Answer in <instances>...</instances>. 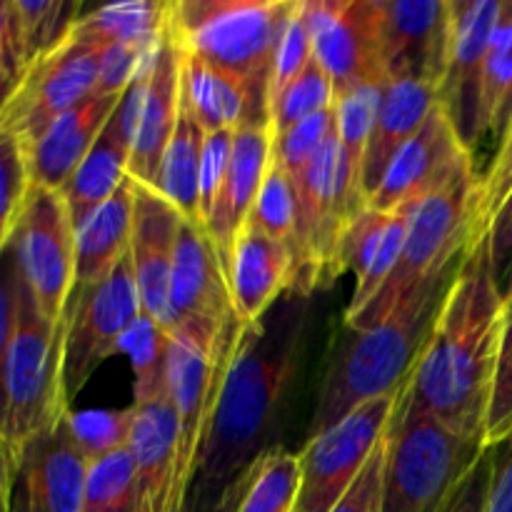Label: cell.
Instances as JSON below:
<instances>
[{
    "instance_id": "6da1fadb",
    "label": "cell",
    "mask_w": 512,
    "mask_h": 512,
    "mask_svg": "<svg viewBox=\"0 0 512 512\" xmlns=\"http://www.w3.org/2000/svg\"><path fill=\"white\" fill-rule=\"evenodd\" d=\"M308 318L310 298L290 290L258 323L240 328L185 505L220 503L268 450L278 448Z\"/></svg>"
},
{
    "instance_id": "7a4b0ae2",
    "label": "cell",
    "mask_w": 512,
    "mask_h": 512,
    "mask_svg": "<svg viewBox=\"0 0 512 512\" xmlns=\"http://www.w3.org/2000/svg\"><path fill=\"white\" fill-rule=\"evenodd\" d=\"M508 300L498 283L488 233L475 238L440 308L438 323L395 400V415H428L485 440L490 385Z\"/></svg>"
},
{
    "instance_id": "3957f363",
    "label": "cell",
    "mask_w": 512,
    "mask_h": 512,
    "mask_svg": "<svg viewBox=\"0 0 512 512\" xmlns=\"http://www.w3.org/2000/svg\"><path fill=\"white\" fill-rule=\"evenodd\" d=\"M463 258L405 295L378 325L358 333L348 330L350 338L338 343L323 375L308 440L335 428L365 403L395 395L403 388L433 335Z\"/></svg>"
},
{
    "instance_id": "277c9868",
    "label": "cell",
    "mask_w": 512,
    "mask_h": 512,
    "mask_svg": "<svg viewBox=\"0 0 512 512\" xmlns=\"http://www.w3.org/2000/svg\"><path fill=\"white\" fill-rule=\"evenodd\" d=\"M488 445L428 415H395L385 430L380 512H445Z\"/></svg>"
},
{
    "instance_id": "5b68a950",
    "label": "cell",
    "mask_w": 512,
    "mask_h": 512,
    "mask_svg": "<svg viewBox=\"0 0 512 512\" xmlns=\"http://www.w3.org/2000/svg\"><path fill=\"white\" fill-rule=\"evenodd\" d=\"M293 5L295 0H175L170 25L185 53L243 80L268 110L275 45Z\"/></svg>"
},
{
    "instance_id": "8992f818",
    "label": "cell",
    "mask_w": 512,
    "mask_h": 512,
    "mask_svg": "<svg viewBox=\"0 0 512 512\" xmlns=\"http://www.w3.org/2000/svg\"><path fill=\"white\" fill-rule=\"evenodd\" d=\"M480 198V175L475 170L458 175L435 193L425 195L408 210L403 253L393 275L385 280L373 300L355 318L345 320V330L358 333L388 318L390 310L418 285L433 278L450 263L468 253L475 235Z\"/></svg>"
},
{
    "instance_id": "52a82bcc",
    "label": "cell",
    "mask_w": 512,
    "mask_h": 512,
    "mask_svg": "<svg viewBox=\"0 0 512 512\" xmlns=\"http://www.w3.org/2000/svg\"><path fill=\"white\" fill-rule=\"evenodd\" d=\"M63 338L65 320L50 323L23 280L18 325L5 368V423L0 435L10 458L70 413L63 390Z\"/></svg>"
},
{
    "instance_id": "ba28073f",
    "label": "cell",
    "mask_w": 512,
    "mask_h": 512,
    "mask_svg": "<svg viewBox=\"0 0 512 512\" xmlns=\"http://www.w3.org/2000/svg\"><path fill=\"white\" fill-rule=\"evenodd\" d=\"M298 190V230L290 245L293 253V293L310 295L333 285V263L340 235L350 220L365 208L358 170L340 145L338 133L330 135L313 163L295 180Z\"/></svg>"
},
{
    "instance_id": "9c48e42d",
    "label": "cell",
    "mask_w": 512,
    "mask_h": 512,
    "mask_svg": "<svg viewBox=\"0 0 512 512\" xmlns=\"http://www.w3.org/2000/svg\"><path fill=\"white\" fill-rule=\"evenodd\" d=\"M143 315L133 265L125 255L103 280L75 288L65 308L63 390L65 400L85 388L95 370L120 353L125 333Z\"/></svg>"
},
{
    "instance_id": "30bf717a",
    "label": "cell",
    "mask_w": 512,
    "mask_h": 512,
    "mask_svg": "<svg viewBox=\"0 0 512 512\" xmlns=\"http://www.w3.org/2000/svg\"><path fill=\"white\" fill-rule=\"evenodd\" d=\"M398 393L365 403L298 453L300 485L293 512H333L350 493L393 418Z\"/></svg>"
},
{
    "instance_id": "8fae6325",
    "label": "cell",
    "mask_w": 512,
    "mask_h": 512,
    "mask_svg": "<svg viewBox=\"0 0 512 512\" xmlns=\"http://www.w3.org/2000/svg\"><path fill=\"white\" fill-rule=\"evenodd\" d=\"M13 240L38 310L50 323H63L75 288V228L63 195L30 185Z\"/></svg>"
},
{
    "instance_id": "7c38bea8",
    "label": "cell",
    "mask_w": 512,
    "mask_h": 512,
    "mask_svg": "<svg viewBox=\"0 0 512 512\" xmlns=\"http://www.w3.org/2000/svg\"><path fill=\"white\" fill-rule=\"evenodd\" d=\"M103 48L70 30L68 38L33 63L0 108V130L33 143L55 118L98 93Z\"/></svg>"
},
{
    "instance_id": "4fadbf2b",
    "label": "cell",
    "mask_w": 512,
    "mask_h": 512,
    "mask_svg": "<svg viewBox=\"0 0 512 512\" xmlns=\"http://www.w3.org/2000/svg\"><path fill=\"white\" fill-rule=\"evenodd\" d=\"M313 58L328 73L335 98L363 83H380L383 0H303Z\"/></svg>"
},
{
    "instance_id": "5bb4252c",
    "label": "cell",
    "mask_w": 512,
    "mask_h": 512,
    "mask_svg": "<svg viewBox=\"0 0 512 512\" xmlns=\"http://www.w3.org/2000/svg\"><path fill=\"white\" fill-rule=\"evenodd\" d=\"M500 10L503 0H450V53L448 70L440 83V103L470 153L483 140L480 103L485 63Z\"/></svg>"
},
{
    "instance_id": "9a60e30c",
    "label": "cell",
    "mask_w": 512,
    "mask_h": 512,
    "mask_svg": "<svg viewBox=\"0 0 512 512\" xmlns=\"http://www.w3.org/2000/svg\"><path fill=\"white\" fill-rule=\"evenodd\" d=\"M85 475L88 458L68 413L13 458L10 512H83Z\"/></svg>"
},
{
    "instance_id": "2e32d148",
    "label": "cell",
    "mask_w": 512,
    "mask_h": 512,
    "mask_svg": "<svg viewBox=\"0 0 512 512\" xmlns=\"http://www.w3.org/2000/svg\"><path fill=\"white\" fill-rule=\"evenodd\" d=\"M468 170H475L473 153L458 138L440 103L420 133L400 148L365 208L380 213L413 208L425 195L435 193Z\"/></svg>"
},
{
    "instance_id": "e0dca14e",
    "label": "cell",
    "mask_w": 512,
    "mask_h": 512,
    "mask_svg": "<svg viewBox=\"0 0 512 512\" xmlns=\"http://www.w3.org/2000/svg\"><path fill=\"white\" fill-rule=\"evenodd\" d=\"M228 273L203 225L183 220L173 255L163 325L175 330L220 333L233 318Z\"/></svg>"
},
{
    "instance_id": "ac0fdd59",
    "label": "cell",
    "mask_w": 512,
    "mask_h": 512,
    "mask_svg": "<svg viewBox=\"0 0 512 512\" xmlns=\"http://www.w3.org/2000/svg\"><path fill=\"white\" fill-rule=\"evenodd\" d=\"M180 85H183V48L168 20L158 48L153 50L138 78V108H135L133 145H130L128 175L150 188L158 185L160 163L178 125Z\"/></svg>"
},
{
    "instance_id": "d6986e66",
    "label": "cell",
    "mask_w": 512,
    "mask_h": 512,
    "mask_svg": "<svg viewBox=\"0 0 512 512\" xmlns=\"http://www.w3.org/2000/svg\"><path fill=\"white\" fill-rule=\"evenodd\" d=\"M450 53V0H383V70L440 90Z\"/></svg>"
},
{
    "instance_id": "ffe728a7",
    "label": "cell",
    "mask_w": 512,
    "mask_h": 512,
    "mask_svg": "<svg viewBox=\"0 0 512 512\" xmlns=\"http://www.w3.org/2000/svg\"><path fill=\"white\" fill-rule=\"evenodd\" d=\"M405 230L408 210L380 213L373 208L360 210L343 230L335 250L333 278L338 280L343 273H355V290L345 308L343 323L355 318L393 275L403 253Z\"/></svg>"
},
{
    "instance_id": "44dd1931",
    "label": "cell",
    "mask_w": 512,
    "mask_h": 512,
    "mask_svg": "<svg viewBox=\"0 0 512 512\" xmlns=\"http://www.w3.org/2000/svg\"><path fill=\"white\" fill-rule=\"evenodd\" d=\"M180 223H183L180 213L158 190L133 180V233H130L128 258L138 283L143 313L160 323L168 303V283Z\"/></svg>"
},
{
    "instance_id": "7402d4cb",
    "label": "cell",
    "mask_w": 512,
    "mask_h": 512,
    "mask_svg": "<svg viewBox=\"0 0 512 512\" xmlns=\"http://www.w3.org/2000/svg\"><path fill=\"white\" fill-rule=\"evenodd\" d=\"M138 78L123 93L118 108L113 110L103 133L98 135L80 168L60 190L75 230L128 180L135 108H138Z\"/></svg>"
},
{
    "instance_id": "603a6c76",
    "label": "cell",
    "mask_w": 512,
    "mask_h": 512,
    "mask_svg": "<svg viewBox=\"0 0 512 512\" xmlns=\"http://www.w3.org/2000/svg\"><path fill=\"white\" fill-rule=\"evenodd\" d=\"M273 163V130L270 125H243L235 130L233 158L228 178L205 220V233L215 245L220 263L228 273L235 238L248 220L250 208L260 193L265 175Z\"/></svg>"
},
{
    "instance_id": "cb8c5ba5",
    "label": "cell",
    "mask_w": 512,
    "mask_h": 512,
    "mask_svg": "<svg viewBox=\"0 0 512 512\" xmlns=\"http://www.w3.org/2000/svg\"><path fill=\"white\" fill-rule=\"evenodd\" d=\"M120 98L123 93L90 95L88 100L55 118L33 143L25 145L30 185L60 193L103 133Z\"/></svg>"
},
{
    "instance_id": "d4e9b609",
    "label": "cell",
    "mask_w": 512,
    "mask_h": 512,
    "mask_svg": "<svg viewBox=\"0 0 512 512\" xmlns=\"http://www.w3.org/2000/svg\"><path fill=\"white\" fill-rule=\"evenodd\" d=\"M293 273L290 245L245 223L235 238L228 265L235 318L243 325L258 323L285 293L293 290Z\"/></svg>"
},
{
    "instance_id": "484cf974",
    "label": "cell",
    "mask_w": 512,
    "mask_h": 512,
    "mask_svg": "<svg viewBox=\"0 0 512 512\" xmlns=\"http://www.w3.org/2000/svg\"><path fill=\"white\" fill-rule=\"evenodd\" d=\"M440 105V90L420 80H388L383 108L370 135L360 168V193L365 203L378 190L385 170L408 140H413Z\"/></svg>"
},
{
    "instance_id": "4316f807",
    "label": "cell",
    "mask_w": 512,
    "mask_h": 512,
    "mask_svg": "<svg viewBox=\"0 0 512 512\" xmlns=\"http://www.w3.org/2000/svg\"><path fill=\"white\" fill-rule=\"evenodd\" d=\"M180 423L170 395L133 403L128 450L138 465L143 498L158 512H180L173 503Z\"/></svg>"
},
{
    "instance_id": "83f0119b",
    "label": "cell",
    "mask_w": 512,
    "mask_h": 512,
    "mask_svg": "<svg viewBox=\"0 0 512 512\" xmlns=\"http://www.w3.org/2000/svg\"><path fill=\"white\" fill-rule=\"evenodd\" d=\"M180 100L205 133L238 130L243 125H270L268 110L255 100L243 80L213 68L185 50Z\"/></svg>"
},
{
    "instance_id": "f1b7e54d",
    "label": "cell",
    "mask_w": 512,
    "mask_h": 512,
    "mask_svg": "<svg viewBox=\"0 0 512 512\" xmlns=\"http://www.w3.org/2000/svg\"><path fill=\"white\" fill-rule=\"evenodd\" d=\"M130 233L133 180L128 175V180L75 230V288H88L103 280L128 255Z\"/></svg>"
},
{
    "instance_id": "f546056e",
    "label": "cell",
    "mask_w": 512,
    "mask_h": 512,
    "mask_svg": "<svg viewBox=\"0 0 512 512\" xmlns=\"http://www.w3.org/2000/svg\"><path fill=\"white\" fill-rule=\"evenodd\" d=\"M205 130L195 123L193 115L180 100V115L175 133L165 148L163 163L158 173V190L170 205L180 213V218L203 225L200 213V160H203Z\"/></svg>"
},
{
    "instance_id": "4dcf8cb0",
    "label": "cell",
    "mask_w": 512,
    "mask_h": 512,
    "mask_svg": "<svg viewBox=\"0 0 512 512\" xmlns=\"http://www.w3.org/2000/svg\"><path fill=\"white\" fill-rule=\"evenodd\" d=\"M170 20V3H150V0H130V3H110L80 15L73 33L98 48L110 45L138 43L155 45L163 38Z\"/></svg>"
},
{
    "instance_id": "1f68e13d",
    "label": "cell",
    "mask_w": 512,
    "mask_h": 512,
    "mask_svg": "<svg viewBox=\"0 0 512 512\" xmlns=\"http://www.w3.org/2000/svg\"><path fill=\"white\" fill-rule=\"evenodd\" d=\"M15 53L23 75L33 63L53 53L80 18V3L68 0H10Z\"/></svg>"
},
{
    "instance_id": "d6a6232c",
    "label": "cell",
    "mask_w": 512,
    "mask_h": 512,
    "mask_svg": "<svg viewBox=\"0 0 512 512\" xmlns=\"http://www.w3.org/2000/svg\"><path fill=\"white\" fill-rule=\"evenodd\" d=\"M512 125V0H503L500 20L490 40L485 63L483 103H480V133L503 143Z\"/></svg>"
},
{
    "instance_id": "836d02e7",
    "label": "cell",
    "mask_w": 512,
    "mask_h": 512,
    "mask_svg": "<svg viewBox=\"0 0 512 512\" xmlns=\"http://www.w3.org/2000/svg\"><path fill=\"white\" fill-rule=\"evenodd\" d=\"M298 485V455L278 445L250 468L235 512H293Z\"/></svg>"
},
{
    "instance_id": "e575fe53",
    "label": "cell",
    "mask_w": 512,
    "mask_h": 512,
    "mask_svg": "<svg viewBox=\"0 0 512 512\" xmlns=\"http://www.w3.org/2000/svg\"><path fill=\"white\" fill-rule=\"evenodd\" d=\"M120 353L128 355L133 368V403L168 393V330L160 320L140 315L125 333Z\"/></svg>"
},
{
    "instance_id": "d590c367",
    "label": "cell",
    "mask_w": 512,
    "mask_h": 512,
    "mask_svg": "<svg viewBox=\"0 0 512 512\" xmlns=\"http://www.w3.org/2000/svg\"><path fill=\"white\" fill-rule=\"evenodd\" d=\"M143 500L138 465L128 448L90 460L83 512H138Z\"/></svg>"
},
{
    "instance_id": "8d00e7d4",
    "label": "cell",
    "mask_w": 512,
    "mask_h": 512,
    "mask_svg": "<svg viewBox=\"0 0 512 512\" xmlns=\"http://www.w3.org/2000/svg\"><path fill=\"white\" fill-rule=\"evenodd\" d=\"M385 85L388 80L380 83H363L358 88L348 90V93L335 98V133H338L340 145L348 153L350 163L358 170L363 168L365 150H368L370 135H373L375 123H378L380 108H383Z\"/></svg>"
},
{
    "instance_id": "74e56055",
    "label": "cell",
    "mask_w": 512,
    "mask_h": 512,
    "mask_svg": "<svg viewBox=\"0 0 512 512\" xmlns=\"http://www.w3.org/2000/svg\"><path fill=\"white\" fill-rule=\"evenodd\" d=\"M245 223L263 230L265 235L280 243L293 245L295 230H298V190H295V180L275 160L270 163L268 175L260 185V193Z\"/></svg>"
},
{
    "instance_id": "f35d334b",
    "label": "cell",
    "mask_w": 512,
    "mask_h": 512,
    "mask_svg": "<svg viewBox=\"0 0 512 512\" xmlns=\"http://www.w3.org/2000/svg\"><path fill=\"white\" fill-rule=\"evenodd\" d=\"M335 105V88L330 83L328 73L318 65V60H310L308 68L280 93V98L270 105V130L273 135L293 128L300 120L330 110Z\"/></svg>"
},
{
    "instance_id": "ab89813d",
    "label": "cell",
    "mask_w": 512,
    "mask_h": 512,
    "mask_svg": "<svg viewBox=\"0 0 512 512\" xmlns=\"http://www.w3.org/2000/svg\"><path fill=\"white\" fill-rule=\"evenodd\" d=\"M313 60V43H310L308 20L303 13V0L293 5L288 20L283 25L278 45H275L273 68H270V83H268V115L270 105L280 98L285 88L303 73Z\"/></svg>"
},
{
    "instance_id": "60d3db41",
    "label": "cell",
    "mask_w": 512,
    "mask_h": 512,
    "mask_svg": "<svg viewBox=\"0 0 512 512\" xmlns=\"http://www.w3.org/2000/svg\"><path fill=\"white\" fill-rule=\"evenodd\" d=\"M335 133V110H323L318 115L300 120L293 128L273 135V160L290 175L298 180L303 170L313 163L315 155L320 153L330 135Z\"/></svg>"
},
{
    "instance_id": "b9f144b4",
    "label": "cell",
    "mask_w": 512,
    "mask_h": 512,
    "mask_svg": "<svg viewBox=\"0 0 512 512\" xmlns=\"http://www.w3.org/2000/svg\"><path fill=\"white\" fill-rule=\"evenodd\" d=\"M70 428L85 458L98 460L115 450L128 448L133 428V405L123 410H85L70 413Z\"/></svg>"
},
{
    "instance_id": "7bdbcfd3",
    "label": "cell",
    "mask_w": 512,
    "mask_h": 512,
    "mask_svg": "<svg viewBox=\"0 0 512 512\" xmlns=\"http://www.w3.org/2000/svg\"><path fill=\"white\" fill-rule=\"evenodd\" d=\"M30 190L25 145L18 135L0 130V228L13 233Z\"/></svg>"
},
{
    "instance_id": "ee69618b",
    "label": "cell",
    "mask_w": 512,
    "mask_h": 512,
    "mask_svg": "<svg viewBox=\"0 0 512 512\" xmlns=\"http://www.w3.org/2000/svg\"><path fill=\"white\" fill-rule=\"evenodd\" d=\"M20 275L18 253H15V240L5 243L0 250V435L5 423V368H8L10 345H13L15 325H18V305H20Z\"/></svg>"
},
{
    "instance_id": "f6af8a7d",
    "label": "cell",
    "mask_w": 512,
    "mask_h": 512,
    "mask_svg": "<svg viewBox=\"0 0 512 512\" xmlns=\"http://www.w3.org/2000/svg\"><path fill=\"white\" fill-rule=\"evenodd\" d=\"M512 435V313L500 340L498 363L490 385L488 415H485V445L495 448Z\"/></svg>"
},
{
    "instance_id": "bcb514c9",
    "label": "cell",
    "mask_w": 512,
    "mask_h": 512,
    "mask_svg": "<svg viewBox=\"0 0 512 512\" xmlns=\"http://www.w3.org/2000/svg\"><path fill=\"white\" fill-rule=\"evenodd\" d=\"M512 190V125L505 133L503 143L495 150L488 173L480 175V198H478V220H475V238L485 235L493 225L495 215L500 213L503 203Z\"/></svg>"
},
{
    "instance_id": "7dc6e473",
    "label": "cell",
    "mask_w": 512,
    "mask_h": 512,
    "mask_svg": "<svg viewBox=\"0 0 512 512\" xmlns=\"http://www.w3.org/2000/svg\"><path fill=\"white\" fill-rule=\"evenodd\" d=\"M235 130H215L205 133L203 160H200V213H203V228L208 215L213 213V205L223 190L228 178L230 158H233Z\"/></svg>"
},
{
    "instance_id": "c3c4849f",
    "label": "cell",
    "mask_w": 512,
    "mask_h": 512,
    "mask_svg": "<svg viewBox=\"0 0 512 512\" xmlns=\"http://www.w3.org/2000/svg\"><path fill=\"white\" fill-rule=\"evenodd\" d=\"M383 463H385V435L375 453L370 455L368 465L358 480L353 483L350 493L340 500L333 512H380V498H383Z\"/></svg>"
},
{
    "instance_id": "681fc988",
    "label": "cell",
    "mask_w": 512,
    "mask_h": 512,
    "mask_svg": "<svg viewBox=\"0 0 512 512\" xmlns=\"http://www.w3.org/2000/svg\"><path fill=\"white\" fill-rule=\"evenodd\" d=\"M488 238L495 275H498V283L503 288L505 300H508L512 293V190L503 208H500V213L495 215L493 225L488 230Z\"/></svg>"
},
{
    "instance_id": "f907efd6",
    "label": "cell",
    "mask_w": 512,
    "mask_h": 512,
    "mask_svg": "<svg viewBox=\"0 0 512 512\" xmlns=\"http://www.w3.org/2000/svg\"><path fill=\"white\" fill-rule=\"evenodd\" d=\"M490 453V485L485 512H512V435Z\"/></svg>"
},
{
    "instance_id": "816d5d0a",
    "label": "cell",
    "mask_w": 512,
    "mask_h": 512,
    "mask_svg": "<svg viewBox=\"0 0 512 512\" xmlns=\"http://www.w3.org/2000/svg\"><path fill=\"white\" fill-rule=\"evenodd\" d=\"M20 80H23V70L15 53L13 10H10V3H0V98H3V105L18 88Z\"/></svg>"
},
{
    "instance_id": "f5cc1de1",
    "label": "cell",
    "mask_w": 512,
    "mask_h": 512,
    "mask_svg": "<svg viewBox=\"0 0 512 512\" xmlns=\"http://www.w3.org/2000/svg\"><path fill=\"white\" fill-rule=\"evenodd\" d=\"M488 485H490V453L480 460L478 468L468 475L463 488L453 498L445 512H485L488 508Z\"/></svg>"
},
{
    "instance_id": "db71d44e",
    "label": "cell",
    "mask_w": 512,
    "mask_h": 512,
    "mask_svg": "<svg viewBox=\"0 0 512 512\" xmlns=\"http://www.w3.org/2000/svg\"><path fill=\"white\" fill-rule=\"evenodd\" d=\"M250 473V470H248ZM248 478V475H245ZM245 478L240 480L238 485H235L233 490H230L228 495H225L220 503H213V505H185L183 512H235L240 503V495H243V488H245Z\"/></svg>"
},
{
    "instance_id": "11a10c76",
    "label": "cell",
    "mask_w": 512,
    "mask_h": 512,
    "mask_svg": "<svg viewBox=\"0 0 512 512\" xmlns=\"http://www.w3.org/2000/svg\"><path fill=\"white\" fill-rule=\"evenodd\" d=\"M10 480H13V458L0 443V512H10Z\"/></svg>"
},
{
    "instance_id": "9f6ffc18",
    "label": "cell",
    "mask_w": 512,
    "mask_h": 512,
    "mask_svg": "<svg viewBox=\"0 0 512 512\" xmlns=\"http://www.w3.org/2000/svg\"><path fill=\"white\" fill-rule=\"evenodd\" d=\"M138 512H158V508H155L153 503H150V500H140V508H138Z\"/></svg>"
},
{
    "instance_id": "6f0895ef",
    "label": "cell",
    "mask_w": 512,
    "mask_h": 512,
    "mask_svg": "<svg viewBox=\"0 0 512 512\" xmlns=\"http://www.w3.org/2000/svg\"><path fill=\"white\" fill-rule=\"evenodd\" d=\"M10 235H13V233H8V230L0 228V250L5 248V243H8V240H10Z\"/></svg>"
},
{
    "instance_id": "680465c9",
    "label": "cell",
    "mask_w": 512,
    "mask_h": 512,
    "mask_svg": "<svg viewBox=\"0 0 512 512\" xmlns=\"http://www.w3.org/2000/svg\"><path fill=\"white\" fill-rule=\"evenodd\" d=\"M512 313V293H510V298H508V315Z\"/></svg>"
},
{
    "instance_id": "91938a15",
    "label": "cell",
    "mask_w": 512,
    "mask_h": 512,
    "mask_svg": "<svg viewBox=\"0 0 512 512\" xmlns=\"http://www.w3.org/2000/svg\"><path fill=\"white\" fill-rule=\"evenodd\" d=\"M0 108H3V98H0Z\"/></svg>"
}]
</instances>
